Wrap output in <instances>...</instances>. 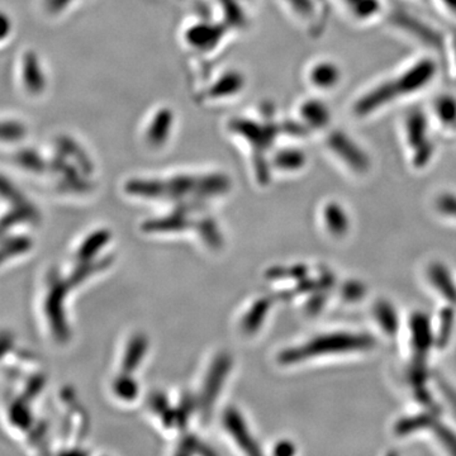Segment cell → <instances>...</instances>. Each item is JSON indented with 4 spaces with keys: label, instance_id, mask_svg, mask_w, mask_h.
I'll use <instances>...</instances> for the list:
<instances>
[{
    "label": "cell",
    "instance_id": "33",
    "mask_svg": "<svg viewBox=\"0 0 456 456\" xmlns=\"http://www.w3.org/2000/svg\"><path fill=\"white\" fill-rule=\"evenodd\" d=\"M450 12L456 14V0H441Z\"/></svg>",
    "mask_w": 456,
    "mask_h": 456
},
{
    "label": "cell",
    "instance_id": "1",
    "mask_svg": "<svg viewBox=\"0 0 456 456\" xmlns=\"http://www.w3.org/2000/svg\"><path fill=\"white\" fill-rule=\"evenodd\" d=\"M375 340L367 334H332L314 338L301 347L285 351L283 362H298L302 360L326 355V354L349 353V351L369 350L374 347Z\"/></svg>",
    "mask_w": 456,
    "mask_h": 456
},
{
    "label": "cell",
    "instance_id": "15",
    "mask_svg": "<svg viewBox=\"0 0 456 456\" xmlns=\"http://www.w3.org/2000/svg\"><path fill=\"white\" fill-rule=\"evenodd\" d=\"M218 38H220V32L217 29L204 25L189 29L187 35V40L191 46L203 50L215 46Z\"/></svg>",
    "mask_w": 456,
    "mask_h": 456
},
{
    "label": "cell",
    "instance_id": "3",
    "mask_svg": "<svg viewBox=\"0 0 456 456\" xmlns=\"http://www.w3.org/2000/svg\"><path fill=\"white\" fill-rule=\"evenodd\" d=\"M327 142L334 154L338 155L351 169L358 171V173H365L370 167L369 156L346 134L336 131L329 137Z\"/></svg>",
    "mask_w": 456,
    "mask_h": 456
},
{
    "label": "cell",
    "instance_id": "5",
    "mask_svg": "<svg viewBox=\"0 0 456 456\" xmlns=\"http://www.w3.org/2000/svg\"><path fill=\"white\" fill-rule=\"evenodd\" d=\"M174 125V116L169 110H161L155 114L154 118L147 127L146 139L150 145L154 147L163 146L170 136Z\"/></svg>",
    "mask_w": 456,
    "mask_h": 456
},
{
    "label": "cell",
    "instance_id": "21",
    "mask_svg": "<svg viewBox=\"0 0 456 456\" xmlns=\"http://www.w3.org/2000/svg\"><path fill=\"white\" fill-rule=\"evenodd\" d=\"M29 246H31L29 240L25 239V237L9 240V241L0 246V263L9 259V257L25 253V251L28 250Z\"/></svg>",
    "mask_w": 456,
    "mask_h": 456
},
{
    "label": "cell",
    "instance_id": "32",
    "mask_svg": "<svg viewBox=\"0 0 456 456\" xmlns=\"http://www.w3.org/2000/svg\"><path fill=\"white\" fill-rule=\"evenodd\" d=\"M278 454H284V455H290L294 452V448L290 444H281V446H279V449L277 450Z\"/></svg>",
    "mask_w": 456,
    "mask_h": 456
},
{
    "label": "cell",
    "instance_id": "17",
    "mask_svg": "<svg viewBox=\"0 0 456 456\" xmlns=\"http://www.w3.org/2000/svg\"><path fill=\"white\" fill-rule=\"evenodd\" d=\"M305 163V156L297 149H285L278 152L275 165L279 169L298 170Z\"/></svg>",
    "mask_w": 456,
    "mask_h": 456
},
{
    "label": "cell",
    "instance_id": "28",
    "mask_svg": "<svg viewBox=\"0 0 456 456\" xmlns=\"http://www.w3.org/2000/svg\"><path fill=\"white\" fill-rule=\"evenodd\" d=\"M22 134V127L20 125H14V123H4L0 125V137H11V139H16Z\"/></svg>",
    "mask_w": 456,
    "mask_h": 456
},
{
    "label": "cell",
    "instance_id": "11",
    "mask_svg": "<svg viewBox=\"0 0 456 456\" xmlns=\"http://www.w3.org/2000/svg\"><path fill=\"white\" fill-rule=\"evenodd\" d=\"M437 415L435 416V411L431 412L419 413V415L406 417V419H399L395 424V432L398 436L413 434L424 428H432L436 424Z\"/></svg>",
    "mask_w": 456,
    "mask_h": 456
},
{
    "label": "cell",
    "instance_id": "27",
    "mask_svg": "<svg viewBox=\"0 0 456 456\" xmlns=\"http://www.w3.org/2000/svg\"><path fill=\"white\" fill-rule=\"evenodd\" d=\"M437 208H439L444 215L456 218V197L452 196V194H444V196H441L439 200H437Z\"/></svg>",
    "mask_w": 456,
    "mask_h": 456
},
{
    "label": "cell",
    "instance_id": "25",
    "mask_svg": "<svg viewBox=\"0 0 456 456\" xmlns=\"http://www.w3.org/2000/svg\"><path fill=\"white\" fill-rule=\"evenodd\" d=\"M365 294V287L359 281H349L342 288V296L347 301H359Z\"/></svg>",
    "mask_w": 456,
    "mask_h": 456
},
{
    "label": "cell",
    "instance_id": "29",
    "mask_svg": "<svg viewBox=\"0 0 456 456\" xmlns=\"http://www.w3.org/2000/svg\"><path fill=\"white\" fill-rule=\"evenodd\" d=\"M288 2L302 16H310L312 12H314V5H312L311 0H288Z\"/></svg>",
    "mask_w": 456,
    "mask_h": 456
},
{
    "label": "cell",
    "instance_id": "14",
    "mask_svg": "<svg viewBox=\"0 0 456 456\" xmlns=\"http://www.w3.org/2000/svg\"><path fill=\"white\" fill-rule=\"evenodd\" d=\"M244 84L245 80L241 74L237 71H230V73L224 74L215 86H212L209 94L215 98L230 97V95L239 93Z\"/></svg>",
    "mask_w": 456,
    "mask_h": 456
},
{
    "label": "cell",
    "instance_id": "12",
    "mask_svg": "<svg viewBox=\"0 0 456 456\" xmlns=\"http://www.w3.org/2000/svg\"><path fill=\"white\" fill-rule=\"evenodd\" d=\"M374 317L379 323L380 329L387 335L395 336L399 329V317L397 311L393 307L391 303L387 301H379L374 307Z\"/></svg>",
    "mask_w": 456,
    "mask_h": 456
},
{
    "label": "cell",
    "instance_id": "22",
    "mask_svg": "<svg viewBox=\"0 0 456 456\" xmlns=\"http://www.w3.org/2000/svg\"><path fill=\"white\" fill-rule=\"evenodd\" d=\"M351 12L359 18H370L379 11V0H347Z\"/></svg>",
    "mask_w": 456,
    "mask_h": 456
},
{
    "label": "cell",
    "instance_id": "24",
    "mask_svg": "<svg viewBox=\"0 0 456 456\" xmlns=\"http://www.w3.org/2000/svg\"><path fill=\"white\" fill-rule=\"evenodd\" d=\"M0 196L5 198V200H12L14 206L27 203L25 198L20 196V191H17L13 185L9 184L7 180L3 179L2 176H0Z\"/></svg>",
    "mask_w": 456,
    "mask_h": 456
},
{
    "label": "cell",
    "instance_id": "20",
    "mask_svg": "<svg viewBox=\"0 0 456 456\" xmlns=\"http://www.w3.org/2000/svg\"><path fill=\"white\" fill-rule=\"evenodd\" d=\"M9 417H11L12 424L16 428H23V430L29 428V425L32 424V417L26 406L25 398L20 399V401L12 404Z\"/></svg>",
    "mask_w": 456,
    "mask_h": 456
},
{
    "label": "cell",
    "instance_id": "2",
    "mask_svg": "<svg viewBox=\"0 0 456 456\" xmlns=\"http://www.w3.org/2000/svg\"><path fill=\"white\" fill-rule=\"evenodd\" d=\"M407 140L411 147L415 150L413 163L421 167L428 163L432 156L431 141L428 137V119L424 114L415 110L407 117L406 122Z\"/></svg>",
    "mask_w": 456,
    "mask_h": 456
},
{
    "label": "cell",
    "instance_id": "10",
    "mask_svg": "<svg viewBox=\"0 0 456 456\" xmlns=\"http://www.w3.org/2000/svg\"><path fill=\"white\" fill-rule=\"evenodd\" d=\"M301 116L303 121L314 128L326 127L331 119L329 108L318 99L305 101L301 107Z\"/></svg>",
    "mask_w": 456,
    "mask_h": 456
},
{
    "label": "cell",
    "instance_id": "19",
    "mask_svg": "<svg viewBox=\"0 0 456 456\" xmlns=\"http://www.w3.org/2000/svg\"><path fill=\"white\" fill-rule=\"evenodd\" d=\"M25 80L29 89L40 90L42 86H44V73H42L37 60L33 56H29L28 59H26Z\"/></svg>",
    "mask_w": 456,
    "mask_h": 456
},
{
    "label": "cell",
    "instance_id": "13",
    "mask_svg": "<svg viewBox=\"0 0 456 456\" xmlns=\"http://www.w3.org/2000/svg\"><path fill=\"white\" fill-rule=\"evenodd\" d=\"M325 220L327 228L332 235L344 236L349 231V217L338 204L331 203L326 207Z\"/></svg>",
    "mask_w": 456,
    "mask_h": 456
},
{
    "label": "cell",
    "instance_id": "8",
    "mask_svg": "<svg viewBox=\"0 0 456 456\" xmlns=\"http://www.w3.org/2000/svg\"><path fill=\"white\" fill-rule=\"evenodd\" d=\"M428 278L444 298L456 305V285L445 266L439 263L432 264L428 268Z\"/></svg>",
    "mask_w": 456,
    "mask_h": 456
},
{
    "label": "cell",
    "instance_id": "7",
    "mask_svg": "<svg viewBox=\"0 0 456 456\" xmlns=\"http://www.w3.org/2000/svg\"><path fill=\"white\" fill-rule=\"evenodd\" d=\"M393 22L401 28L406 29L411 35L416 36L419 40L428 45H436L439 42L436 33L432 31L430 27L422 23L416 18L408 16L406 13H395Z\"/></svg>",
    "mask_w": 456,
    "mask_h": 456
},
{
    "label": "cell",
    "instance_id": "4",
    "mask_svg": "<svg viewBox=\"0 0 456 456\" xmlns=\"http://www.w3.org/2000/svg\"><path fill=\"white\" fill-rule=\"evenodd\" d=\"M411 341H412L415 360L425 362L434 342L430 318L421 312L413 314L410 321Z\"/></svg>",
    "mask_w": 456,
    "mask_h": 456
},
{
    "label": "cell",
    "instance_id": "30",
    "mask_svg": "<svg viewBox=\"0 0 456 456\" xmlns=\"http://www.w3.org/2000/svg\"><path fill=\"white\" fill-rule=\"evenodd\" d=\"M12 346V336L8 334L0 335V356H3V354L5 351L11 349Z\"/></svg>",
    "mask_w": 456,
    "mask_h": 456
},
{
    "label": "cell",
    "instance_id": "6",
    "mask_svg": "<svg viewBox=\"0 0 456 456\" xmlns=\"http://www.w3.org/2000/svg\"><path fill=\"white\" fill-rule=\"evenodd\" d=\"M64 289L61 284H55L50 290L49 298L46 301V312L51 323H53V332L59 338H64L66 336V325L64 314H62V297Z\"/></svg>",
    "mask_w": 456,
    "mask_h": 456
},
{
    "label": "cell",
    "instance_id": "31",
    "mask_svg": "<svg viewBox=\"0 0 456 456\" xmlns=\"http://www.w3.org/2000/svg\"><path fill=\"white\" fill-rule=\"evenodd\" d=\"M9 33V22L7 18L0 16V38H4Z\"/></svg>",
    "mask_w": 456,
    "mask_h": 456
},
{
    "label": "cell",
    "instance_id": "26",
    "mask_svg": "<svg viewBox=\"0 0 456 456\" xmlns=\"http://www.w3.org/2000/svg\"><path fill=\"white\" fill-rule=\"evenodd\" d=\"M437 386H439L441 395H443L445 401L448 402L450 408H452V412H454L456 416V389L452 384L445 382L443 378L437 379Z\"/></svg>",
    "mask_w": 456,
    "mask_h": 456
},
{
    "label": "cell",
    "instance_id": "23",
    "mask_svg": "<svg viewBox=\"0 0 456 456\" xmlns=\"http://www.w3.org/2000/svg\"><path fill=\"white\" fill-rule=\"evenodd\" d=\"M432 430L436 434V437L443 444L444 448L456 455V435L454 432L450 430L448 426L441 424L439 419H437L436 424L432 426Z\"/></svg>",
    "mask_w": 456,
    "mask_h": 456
},
{
    "label": "cell",
    "instance_id": "18",
    "mask_svg": "<svg viewBox=\"0 0 456 456\" xmlns=\"http://www.w3.org/2000/svg\"><path fill=\"white\" fill-rule=\"evenodd\" d=\"M454 320L455 314L452 308L446 307L441 311L439 331H437L436 338H435V344H436L437 347H440V349H443V347L448 345L450 336H452V327H454Z\"/></svg>",
    "mask_w": 456,
    "mask_h": 456
},
{
    "label": "cell",
    "instance_id": "9",
    "mask_svg": "<svg viewBox=\"0 0 456 456\" xmlns=\"http://www.w3.org/2000/svg\"><path fill=\"white\" fill-rule=\"evenodd\" d=\"M341 79V71L338 65L325 61L314 65L310 73L311 83L320 89H331L338 86Z\"/></svg>",
    "mask_w": 456,
    "mask_h": 456
},
{
    "label": "cell",
    "instance_id": "16",
    "mask_svg": "<svg viewBox=\"0 0 456 456\" xmlns=\"http://www.w3.org/2000/svg\"><path fill=\"white\" fill-rule=\"evenodd\" d=\"M435 113L445 127L456 128V99L443 95L435 103Z\"/></svg>",
    "mask_w": 456,
    "mask_h": 456
}]
</instances>
